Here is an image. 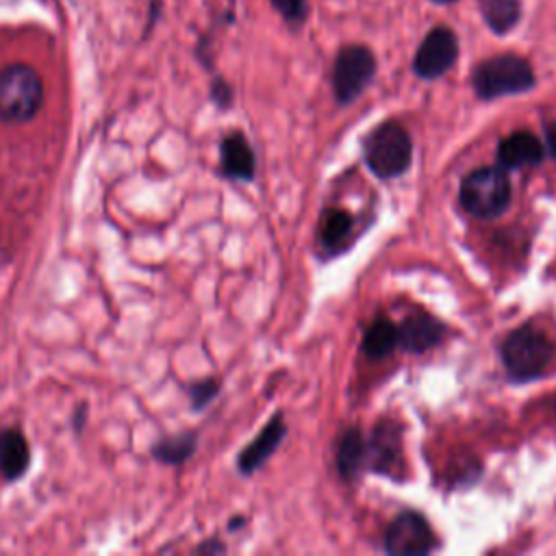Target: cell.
Instances as JSON below:
<instances>
[{
  "instance_id": "obj_11",
  "label": "cell",
  "mask_w": 556,
  "mask_h": 556,
  "mask_svg": "<svg viewBox=\"0 0 556 556\" xmlns=\"http://www.w3.org/2000/svg\"><path fill=\"white\" fill-rule=\"evenodd\" d=\"M543 156H545V148L541 139H536L528 130H515L506 135L497 146V161L510 169L539 165Z\"/></svg>"
},
{
  "instance_id": "obj_3",
  "label": "cell",
  "mask_w": 556,
  "mask_h": 556,
  "mask_svg": "<svg viewBox=\"0 0 556 556\" xmlns=\"http://www.w3.org/2000/svg\"><path fill=\"white\" fill-rule=\"evenodd\" d=\"M502 361L510 378L517 382L539 378L554 361V345L532 326L513 330L502 343Z\"/></svg>"
},
{
  "instance_id": "obj_23",
  "label": "cell",
  "mask_w": 556,
  "mask_h": 556,
  "mask_svg": "<svg viewBox=\"0 0 556 556\" xmlns=\"http://www.w3.org/2000/svg\"><path fill=\"white\" fill-rule=\"evenodd\" d=\"M215 98H217L222 104H226V102L230 100V89H228L224 83H217V85H215Z\"/></svg>"
},
{
  "instance_id": "obj_6",
  "label": "cell",
  "mask_w": 556,
  "mask_h": 556,
  "mask_svg": "<svg viewBox=\"0 0 556 556\" xmlns=\"http://www.w3.org/2000/svg\"><path fill=\"white\" fill-rule=\"evenodd\" d=\"M376 74V56L361 43L343 46L332 65V89L339 104H350L363 93Z\"/></svg>"
},
{
  "instance_id": "obj_10",
  "label": "cell",
  "mask_w": 556,
  "mask_h": 556,
  "mask_svg": "<svg viewBox=\"0 0 556 556\" xmlns=\"http://www.w3.org/2000/svg\"><path fill=\"white\" fill-rule=\"evenodd\" d=\"M402 430L395 421H380L367 443V458L376 471H393L400 463Z\"/></svg>"
},
{
  "instance_id": "obj_19",
  "label": "cell",
  "mask_w": 556,
  "mask_h": 556,
  "mask_svg": "<svg viewBox=\"0 0 556 556\" xmlns=\"http://www.w3.org/2000/svg\"><path fill=\"white\" fill-rule=\"evenodd\" d=\"M193 443H195L193 437L182 434V437L163 441V443L154 450V454L161 456V458L167 460V463H180V460H185V458L193 452Z\"/></svg>"
},
{
  "instance_id": "obj_20",
  "label": "cell",
  "mask_w": 556,
  "mask_h": 556,
  "mask_svg": "<svg viewBox=\"0 0 556 556\" xmlns=\"http://www.w3.org/2000/svg\"><path fill=\"white\" fill-rule=\"evenodd\" d=\"M269 2L289 24H300L306 17V0H269Z\"/></svg>"
},
{
  "instance_id": "obj_18",
  "label": "cell",
  "mask_w": 556,
  "mask_h": 556,
  "mask_svg": "<svg viewBox=\"0 0 556 556\" xmlns=\"http://www.w3.org/2000/svg\"><path fill=\"white\" fill-rule=\"evenodd\" d=\"M350 232H352V217L345 211H330L324 215V222L319 228L321 245L337 250L348 239Z\"/></svg>"
},
{
  "instance_id": "obj_2",
  "label": "cell",
  "mask_w": 556,
  "mask_h": 556,
  "mask_svg": "<svg viewBox=\"0 0 556 556\" xmlns=\"http://www.w3.org/2000/svg\"><path fill=\"white\" fill-rule=\"evenodd\" d=\"M510 180L500 167L471 169L458 189L460 204L467 213L480 219H493L502 215L510 204Z\"/></svg>"
},
{
  "instance_id": "obj_14",
  "label": "cell",
  "mask_w": 556,
  "mask_h": 556,
  "mask_svg": "<svg viewBox=\"0 0 556 556\" xmlns=\"http://www.w3.org/2000/svg\"><path fill=\"white\" fill-rule=\"evenodd\" d=\"M367 460V443L361 437L358 428H348L337 441V469L345 480H352L361 473Z\"/></svg>"
},
{
  "instance_id": "obj_1",
  "label": "cell",
  "mask_w": 556,
  "mask_h": 556,
  "mask_svg": "<svg viewBox=\"0 0 556 556\" xmlns=\"http://www.w3.org/2000/svg\"><path fill=\"white\" fill-rule=\"evenodd\" d=\"M534 70L519 54H497L478 63L471 72V87L480 100L517 96L534 87Z\"/></svg>"
},
{
  "instance_id": "obj_13",
  "label": "cell",
  "mask_w": 556,
  "mask_h": 556,
  "mask_svg": "<svg viewBox=\"0 0 556 556\" xmlns=\"http://www.w3.org/2000/svg\"><path fill=\"white\" fill-rule=\"evenodd\" d=\"M285 437V421L280 415H276L263 430L261 434L241 452L239 456V469L243 473H250L254 471L256 467H261L269 456L271 452L278 447V443L282 441Z\"/></svg>"
},
{
  "instance_id": "obj_15",
  "label": "cell",
  "mask_w": 556,
  "mask_h": 556,
  "mask_svg": "<svg viewBox=\"0 0 556 556\" xmlns=\"http://www.w3.org/2000/svg\"><path fill=\"white\" fill-rule=\"evenodd\" d=\"M478 9L495 35L510 33L521 20V0H478Z\"/></svg>"
},
{
  "instance_id": "obj_5",
  "label": "cell",
  "mask_w": 556,
  "mask_h": 556,
  "mask_svg": "<svg viewBox=\"0 0 556 556\" xmlns=\"http://www.w3.org/2000/svg\"><path fill=\"white\" fill-rule=\"evenodd\" d=\"M365 163L380 178H395L410 165L413 141L397 122H382L376 126L363 146Z\"/></svg>"
},
{
  "instance_id": "obj_24",
  "label": "cell",
  "mask_w": 556,
  "mask_h": 556,
  "mask_svg": "<svg viewBox=\"0 0 556 556\" xmlns=\"http://www.w3.org/2000/svg\"><path fill=\"white\" fill-rule=\"evenodd\" d=\"M432 2H437V4H450V2H456V0H432Z\"/></svg>"
},
{
  "instance_id": "obj_21",
  "label": "cell",
  "mask_w": 556,
  "mask_h": 556,
  "mask_svg": "<svg viewBox=\"0 0 556 556\" xmlns=\"http://www.w3.org/2000/svg\"><path fill=\"white\" fill-rule=\"evenodd\" d=\"M217 391V384L213 382V380H208V382H200V384H195L193 387V400H195V404L200 406V404H206L211 397H213V393Z\"/></svg>"
},
{
  "instance_id": "obj_7",
  "label": "cell",
  "mask_w": 556,
  "mask_h": 556,
  "mask_svg": "<svg viewBox=\"0 0 556 556\" xmlns=\"http://www.w3.org/2000/svg\"><path fill=\"white\" fill-rule=\"evenodd\" d=\"M458 59V39L456 33L443 24L434 26L419 43L413 72L424 80H434L443 76Z\"/></svg>"
},
{
  "instance_id": "obj_16",
  "label": "cell",
  "mask_w": 556,
  "mask_h": 556,
  "mask_svg": "<svg viewBox=\"0 0 556 556\" xmlns=\"http://www.w3.org/2000/svg\"><path fill=\"white\" fill-rule=\"evenodd\" d=\"M26 465H28L26 439L15 430H7L0 437V471L4 473V478L13 480L24 473Z\"/></svg>"
},
{
  "instance_id": "obj_4",
  "label": "cell",
  "mask_w": 556,
  "mask_h": 556,
  "mask_svg": "<svg viewBox=\"0 0 556 556\" xmlns=\"http://www.w3.org/2000/svg\"><path fill=\"white\" fill-rule=\"evenodd\" d=\"M43 102V83L39 74L24 63L0 70V119L28 122Z\"/></svg>"
},
{
  "instance_id": "obj_17",
  "label": "cell",
  "mask_w": 556,
  "mask_h": 556,
  "mask_svg": "<svg viewBox=\"0 0 556 556\" xmlns=\"http://www.w3.org/2000/svg\"><path fill=\"white\" fill-rule=\"evenodd\" d=\"M363 348L371 358L389 356L397 348V326L384 317L376 319L363 337Z\"/></svg>"
},
{
  "instance_id": "obj_22",
  "label": "cell",
  "mask_w": 556,
  "mask_h": 556,
  "mask_svg": "<svg viewBox=\"0 0 556 556\" xmlns=\"http://www.w3.org/2000/svg\"><path fill=\"white\" fill-rule=\"evenodd\" d=\"M545 135H547V150H549V154L556 161V126L554 124L545 126Z\"/></svg>"
},
{
  "instance_id": "obj_9",
  "label": "cell",
  "mask_w": 556,
  "mask_h": 556,
  "mask_svg": "<svg viewBox=\"0 0 556 556\" xmlns=\"http://www.w3.org/2000/svg\"><path fill=\"white\" fill-rule=\"evenodd\" d=\"M443 332L445 328L437 317L428 313H413L397 326V345L406 352L419 354L441 343Z\"/></svg>"
},
{
  "instance_id": "obj_12",
  "label": "cell",
  "mask_w": 556,
  "mask_h": 556,
  "mask_svg": "<svg viewBox=\"0 0 556 556\" xmlns=\"http://www.w3.org/2000/svg\"><path fill=\"white\" fill-rule=\"evenodd\" d=\"M222 172L235 180H250L254 176V152L241 132H230L222 141Z\"/></svg>"
},
{
  "instance_id": "obj_8",
  "label": "cell",
  "mask_w": 556,
  "mask_h": 556,
  "mask_svg": "<svg viewBox=\"0 0 556 556\" xmlns=\"http://www.w3.org/2000/svg\"><path fill=\"white\" fill-rule=\"evenodd\" d=\"M437 545V539L428 526V521L415 513H400L384 532V549L397 556L408 554H428Z\"/></svg>"
}]
</instances>
